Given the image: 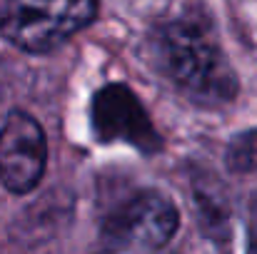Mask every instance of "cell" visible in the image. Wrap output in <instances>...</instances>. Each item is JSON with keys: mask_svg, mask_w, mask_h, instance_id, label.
Here are the masks:
<instances>
[{"mask_svg": "<svg viewBox=\"0 0 257 254\" xmlns=\"http://www.w3.org/2000/svg\"><path fill=\"white\" fill-rule=\"evenodd\" d=\"M48 165V142L40 122L23 110H13L0 127V182L13 194L33 192Z\"/></svg>", "mask_w": 257, "mask_h": 254, "instance_id": "cell-5", "label": "cell"}, {"mask_svg": "<svg viewBox=\"0 0 257 254\" xmlns=\"http://www.w3.org/2000/svg\"><path fill=\"white\" fill-rule=\"evenodd\" d=\"M90 127L100 145L125 142L143 155H158L165 147L140 97L125 83H107L92 95Z\"/></svg>", "mask_w": 257, "mask_h": 254, "instance_id": "cell-4", "label": "cell"}, {"mask_svg": "<svg viewBox=\"0 0 257 254\" xmlns=\"http://www.w3.org/2000/svg\"><path fill=\"white\" fill-rule=\"evenodd\" d=\"M225 165L230 172H237V174L257 172V127L237 132L230 140L225 150Z\"/></svg>", "mask_w": 257, "mask_h": 254, "instance_id": "cell-7", "label": "cell"}, {"mask_svg": "<svg viewBox=\"0 0 257 254\" xmlns=\"http://www.w3.org/2000/svg\"><path fill=\"white\" fill-rule=\"evenodd\" d=\"M195 202H197V214H200V222H202V232H207V237L227 254V247H230V217H227L225 204L212 199V194L207 189H197Z\"/></svg>", "mask_w": 257, "mask_h": 254, "instance_id": "cell-6", "label": "cell"}, {"mask_svg": "<svg viewBox=\"0 0 257 254\" xmlns=\"http://www.w3.org/2000/svg\"><path fill=\"white\" fill-rule=\"evenodd\" d=\"M247 254H257V199L250 209V239H247Z\"/></svg>", "mask_w": 257, "mask_h": 254, "instance_id": "cell-8", "label": "cell"}, {"mask_svg": "<svg viewBox=\"0 0 257 254\" xmlns=\"http://www.w3.org/2000/svg\"><path fill=\"white\" fill-rule=\"evenodd\" d=\"M180 229V212L168 194L140 189L105 214L100 242L112 254L158 252Z\"/></svg>", "mask_w": 257, "mask_h": 254, "instance_id": "cell-3", "label": "cell"}, {"mask_svg": "<svg viewBox=\"0 0 257 254\" xmlns=\"http://www.w3.org/2000/svg\"><path fill=\"white\" fill-rule=\"evenodd\" d=\"M145 55L165 80L197 105L232 102L240 92L212 18L200 8L155 23L145 38Z\"/></svg>", "mask_w": 257, "mask_h": 254, "instance_id": "cell-1", "label": "cell"}, {"mask_svg": "<svg viewBox=\"0 0 257 254\" xmlns=\"http://www.w3.org/2000/svg\"><path fill=\"white\" fill-rule=\"evenodd\" d=\"M97 0H0V35L25 53H50L87 28Z\"/></svg>", "mask_w": 257, "mask_h": 254, "instance_id": "cell-2", "label": "cell"}]
</instances>
